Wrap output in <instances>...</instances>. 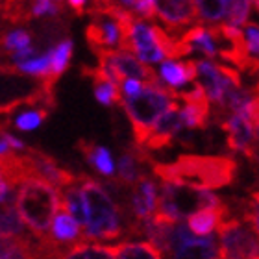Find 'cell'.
<instances>
[{"instance_id": "1", "label": "cell", "mask_w": 259, "mask_h": 259, "mask_svg": "<svg viewBox=\"0 0 259 259\" xmlns=\"http://www.w3.org/2000/svg\"><path fill=\"white\" fill-rule=\"evenodd\" d=\"M237 165L232 157L184 156L170 165H156L154 172L163 182L193 189H221L235 178Z\"/></svg>"}, {"instance_id": "2", "label": "cell", "mask_w": 259, "mask_h": 259, "mask_svg": "<svg viewBox=\"0 0 259 259\" xmlns=\"http://www.w3.org/2000/svg\"><path fill=\"white\" fill-rule=\"evenodd\" d=\"M80 191L87 207L85 232L80 233V241H115L124 235L120 222V211L104 185L95 180L80 178Z\"/></svg>"}, {"instance_id": "3", "label": "cell", "mask_w": 259, "mask_h": 259, "mask_svg": "<svg viewBox=\"0 0 259 259\" xmlns=\"http://www.w3.org/2000/svg\"><path fill=\"white\" fill-rule=\"evenodd\" d=\"M15 194V209L33 235H47L50 222L61 205V193L52 184L28 176Z\"/></svg>"}, {"instance_id": "4", "label": "cell", "mask_w": 259, "mask_h": 259, "mask_svg": "<svg viewBox=\"0 0 259 259\" xmlns=\"http://www.w3.org/2000/svg\"><path fill=\"white\" fill-rule=\"evenodd\" d=\"M174 102H176V97L163 83H159L157 78L145 81L143 89L137 95L120 100L130 122L134 126L137 145H145L148 132L154 126V122Z\"/></svg>"}, {"instance_id": "5", "label": "cell", "mask_w": 259, "mask_h": 259, "mask_svg": "<svg viewBox=\"0 0 259 259\" xmlns=\"http://www.w3.org/2000/svg\"><path fill=\"white\" fill-rule=\"evenodd\" d=\"M221 204L222 200L211 193V189H193V187H185V185L163 182L156 213L168 217L170 221H182L184 217L191 215L196 209L217 207Z\"/></svg>"}, {"instance_id": "6", "label": "cell", "mask_w": 259, "mask_h": 259, "mask_svg": "<svg viewBox=\"0 0 259 259\" xmlns=\"http://www.w3.org/2000/svg\"><path fill=\"white\" fill-rule=\"evenodd\" d=\"M126 45L141 63L154 67L165 58L172 56L167 35L145 19H132L126 26Z\"/></svg>"}, {"instance_id": "7", "label": "cell", "mask_w": 259, "mask_h": 259, "mask_svg": "<svg viewBox=\"0 0 259 259\" xmlns=\"http://www.w3.org/2000/svg\"><path fill=\"white\" fill-rule=\"evenodd\" d=\"M221 237L219 254L222 259H259L257 228L244 219L228 217L217 228Z\"/></svg>"}, {"instance_id": "8", "label": "cell", "mask_w": 259, "mask_h": 259, "mask_svg": "<svg viewBox=\"0 0 259 259\" xmlns=\"http://www.w3.org/2000/svg\"><path fill=\"white\" fill-rule=\"evenodd\" d=\"M194 70H196V78L204 89L207 102H213L221 108H224V102H226L230 91L241 85L235 72L215 63L209 58L194 61Z\"/></svg>"}, {"instance_id": "9", "label": "cell", "mask_w": 259, "mask_h": 259, "mask_svg": "<svg viewBox=\"0 0 259 259\" xmlns=\"http://www.w3.org/2000/svg\"><path fill=\"white\" fill-rule=\"evenodd\" d=\"M219 254V243L215 237L200 235L196 237L189 232L185 224H180V221L174 224L168 248L165 252L167 259H213Z\"/></svg>"}, {"instance_id": "10", "label": "cell", "mask_w": 259, "mask_h": 259, "mask_svg": "<svg viewBox=\"0 0 259 259\" xmlns=\"http://www.w3.org/2000/svg\"><path fill=\"white\" fill-rule=\"evenodd\" d=\"M228 132V145L232 150L243 152L248 157H254V146L257 139V126L252 124L243 115L232 113L224 122Z\"/></svg>"}, {"instance_id": "11", "label": "cell", "mask_w": 259, "mask_h": 259, "mask_svg": "<svg viewBox=\"0 0 259 259\" xmlns=\"http://www.w3.org/2000/svg\"><path fill=\"white\" fill-rule=\"evenodd\" d=\"M157 81L170 89H184L196 80L194 61L176 60L174 56H168L157 63Z\"/></svg>"}, {"instance_id": "12", "label": "cell", "mask_w": 259, "mask_h": 259, "mask_svg": "<svg viewBox=\"0 0 259 259\" xmlns=\"http://www.w3.org/2000/svg\"><path fill=\"white\" fill-rule=\"evenodd\" d=\"M182 128H184V124H182V119H180V106L174 102L154 122V126L148 132L145 145L148 148H163V146H167L170 143L174 135H178L182 132Z\"/></svg>"}, {"instance_id": "13", "label": "cell", "mask_w": 259, "mask_h": 259, "mask_svg": "<svg viewBox=\"0 0 259 259\" xmlns=\"http://www.w3.org/2000/svg\"><path fill=\"white\" fill-rule=\"evenodd\" d=\"M154 15L170 28H184L196 19L193 0H154Z\"/></svg>"}, {"instance_id": "14", "label": "cell", "mask_w": 259, "mask_h": 259, "mask_svg": "<svg viewBox=\"0 0 259 259\" xmlns=\"http://www.w3.org/2000/svg\"><path fill=\"white\" fill-rule=\"evenodd\" d=\"M89 35L95 45H100L106 50L122 49L126 43V28L111 13H104L89 26Z\"/></svg>"}, {"instance_id": "15", "label": "cell", "mask_w": 259, "mask_h": 259, "mask_svg": "<svg viewBox=\"0 0 259 259\" xmlns=\"http://www.w3.org/2000/svg\"><path fill=\"white\" fill-rule=\"evenodd\" d=\"M100 58L108 61L115 70L119 78H137V80L148 81L154 78V72L150 67L145 63H141L128 49H115V50H106Z\"/></svg>"}, {"instance_id": "16", "label": "cell", "mask_w": 259, "mask_h": 259, "mask_svg": "<svg viewBox=\"0 0 259 259\" xmlns=\"http://www.w3.org/2000/svg\"><path fill=\"white\" fill-rule=\"evenodd\" d=\"M28 163H30V170H32L33 176L49 182L54 187H61L63 189L65 185L74 184L76 180H78L74 174H70L67 170H63L61 167H58V163L54 159H50V157L43 156L39 152H33L32 157H28Z\"/></svg>"}, {"instance_id": "17", "label": "cell", "mask_w": 259, "mask_h": 259, "mask_svg": "<svg viewBox=\"0 0 259 259\" xmlns=\"http://www.w3.org/2000/svg\"><path fill=\"white\" fill-rule=\"evenodd\" d=\"M187 226L196 235H209L219 228L224 219H228V205L222 202L217 207H202L200 211H194L187 215Z\"/></svg>"}, {"instance_id": "18", "label": "cell", "mask_w": 259, "mask_h": 259, "mask_svg": "<svg viewBox=\"0 0 259 259\" xmlns=\"http://www.w3.org/2000/svg\"><path fill=\"white\" fill-rule=\"evenodd\" d=\"M49 230H50V237L54 239V241H58V243L65 244V246L80 241V224L63 207H60V209L56 211Z\"/></svg>"}, {"instance_id": "19", "label": "cell", "mask_w": 259, "mask_h": 259, "mask_svg": "<svg viewBox=\"0 0 259 259\" xmlns=\"http://www.w3.org/2000/svg\"><path fill=\"white\" fill-rule=\"evenodd\" d=\"M185 47L189 50H194V52L205 56V58H209V60H213V58L221 54L215 32L205 26H196L193 30H189L187 35H185Z\"/></svg>"}, {"instance_id": "20", "label": "cell", "mask_w": 259, "mask_h": 259, "mask_svg": "<svg viewBox=\"0 0 259 259\" xmlns=\"http://www.w3.org/2000/svg\"><path fill=\"white\" fill-rule=\"evenodd\" d=\"M109 248L115 259H163L161 252L150 243H120Z\"/></svg>"}, {"instance_id": "21", "label": "cell", "mask_w": 259, "mask_h": 259, "mask_svg": "<svg viewBox=\"0 0 259 259\" xmlns=\"http://www.w3.org/2000/svg\"><path fill=\"white\" fill-rule=\"evenodd\" d=\"M63 259H115V255L109 246L89 243V241H78L65 250Z\"/></svg>"}, {"instance_id": "22", "label": "cell", "mask_w": 259, "mask_h": 259, "mask_svg": "<svg viewBox=\"0 0 259 259\" xmlns=\"http://www.w3.org/2000/svg\"><path fill=\"white\" fill-rule=\"evenodd\" d=\"M83 156H85L87 163L91 165L97 172H100L102 176H113L115 172V161L111 157V152L104 146L97 145H81Z\"/></svg>"}, {"instance_id": "23", "label": "cell", "mask_w": 259, "mask_h": 259, "mask_svg": "<svg viewBox=\"0 0 259 259\" xmlns=\"http://www.w3.org/2000/svg\"><path fill=\"white\" fill-rule=\"evenodd\" d=\"M184 102V106H180V119L184 128H204L209 113V102H189V100Z\"/></svg>"}, {"instance_id": "24", "label": "cell", "mask_w": 259, "mask_h": 259, "mask_svg": "<svg viewBox=\"0 0 259 259\" xmlns=\"http://www.w3.org/2000/svg\"><path fill=\"white\" fill-rule=\"evenodd\" d=\"M22 233H26L24 232V222H22V219L17 213L15 205L6 204L0 209V237L15 239V237H21Z\"/></svg>"}, {"instance_id": "25", "label": "cell", "mask_w": 259, "mask_h": 259, "mask_svg": "<svg viewBox=\"0 0 259 259\" xmlns=\"http://www.w3.org/2000/svg\"><path fill=\"white\" fill-rule=\"evenodd\" d=\"M74 43L70 39H61L60 43L50 49V76H60L69 69Z\"/></svg>"}, {"instance_id": "26", "label": "cell", "mask_w": 259, "mask_h": 259, "mask_svg": "<svg viewBox=\"0 0 259 259\" xmlns=\"http://www.w3.org/2000/svg\"><path fill=\"white\" fill-rule=\"evenodd\" d=\"M17 69L28 76H50V49L43 54H33L32 58L17 63Z\"/></svg>"}, {"instance_id": "27", "label": "cell", "mask_w": 259, "mask_h": 259, "mask_svg": "<svg viewBox=\"0 0 259 259\" xmlns=\"http://www.w3.org/2000/svg\"><path fill=\"white\" fill-rule=\"evenodd\" d=\"M139 157L126 152L119 157V178L122 184L126 185H135V182L139 180Z\"/></svg>"}, {"instance_id": "28", "label": "cell", "mask_w": 259, "mask_h": 259, "mask_svg": "<svg viewBox=\"0 0 259 259\" xmlns=\"http://www.w3.org/2000/svg\"><path fill=\"white\" fill-rule=\"evenodd\" d=\"M95 98L102 106H113V104L120 102L119 87L115 85L113 81L106 80L102 76H97L95 80Z\"/></svg>"}, {"instance_id": "29", "label": "cell", "mask_w": 259, "mask_h": 259, "mask_svg": "<svg viewBox=\"0 0 259 259\" xmlns=\"http://www.w3.org/2000/svg\"><path fill=\"white\" fill-rule=\"evenodd\" d=\"M47 119V111L45 109H24L15 117V128L21 132H32L37 130Z\"/></svg>"}, {"instance_id": "30", "label": "cell", "mask_w": 259, "mask_h": 259, "mask_svg": "<svg viewBox=\"0 0 259 259\" xmlns=\"http://www.w3.org/2000/svg\"><path fill=\"white\" fill-rule=\"evenodd\" d=\"M241 35H243L246 54H248L252 60H257V54H259V28H257V24L246 22V24L243 26V30H241Z\"/></svg>"}, {"instance_id": "31", "label": "cell", "mask_w": 259, "mask_h": 259, "mask_svg": "<svg viewBox=\"0 0 259 259\" xmlns=\"http://www.w3.org/2000/svg\"><path fill=\"white\" fill-rule=\"evenodd\" d=\"M2 45H4V50H8V52H13V50L30 47V45H32V35H30L26 30L17 28V30H11V32L6 33V37H4V41H2Z\"/></svg>"}, {"instance_id": "32", "label": "cell", "mask_w": 259, "mask_h": 259, "mask_svg": "<svg viewBox=\"0 0 259 259\" xmlns=\"http://www.w3.org/2000/svg\"><path fill=\"white\" fill-rule=\"evenodd\" d=\"M61 4L54 0H33L32 2V15L33 17H56L60 13Z\"/></svg>"}, {"instance_id": "33", "label": "cell", "mask_w": 259, "mask_h": 259, "mask_svg": "<svg viewBox=\"0 0 259 259\" xmlns=\"http://www.w3.org/2000/svg\"><path fill=\"white\" fill-rule=\"evenodd\" d=\"M143 85H145V81L143 80H137V78H122V80L119 81V85H117L119 87L120 100L137 95V93L143 89Z\"/></svg>"}, {"instance_id": "34", "label": "cell", "mask_w": 259, "mask_h": 259, "mask_svg": "<svg viewBox=\"0 0 259 259\" xmlns=\"http://www.w3.org/2000/svg\"><path fill=\"white\" fill-rule=\"evenodd\" d=\"M134 13L141 19H150L154 17V0H135Z\"/></svg>"}, {"instance_id": "35", "label": "cell", "mask_w": 259, "mask_h": 259, "mask_svg": "<svg viewBox=\"0 0 259 259\" xmlns=\"http://www.w3.org/2000/svg\"><path fill=\"white\" fill-rule=\"evenodd\" d=\"M10 54H11V61L17 65V63H21V61L28 60V58H32L33 54H37V49H35L33 45H30V47H24V49L13 50Z\"/></svg>"}, {"instance_id": "36", "label": "cell", "mask_w": 259, "mask_h": 259, "mask_svg": "<svg viewBox=\"0 0 259 259\" xmlns=\"http://www.w3.org/2000/svg\"><path fill=\"white\" fill-rule=\"evenodd\" d=\"M0 137H2V141H4L6 145L10 146V150H24L26 148V145L19 137L8 134V132H0Z\"/></svg>"}, {"instance_id": "37", "label": "cell", "mask_w": 259, "mask_h": 259, "mask_svg": "<svg viewBox=\"0 0 259 259\" xmlns=\"http://www.w3.org/2000/svg\"><path fill=\"white\" fill-rule=\"evenodd\" d=\"M67 2H69L70 8L76 11H81L87 4H89V0H67Z\"/></svg>"}, {"instance_id": "38", "label": "cell", "mask_w": 259, "mask_h": 259, "mask_svg": "<svg viewBox=\"0 0 259 259\" xmlns=\"http://www.w3.org/2000/svg\"><path fill=\"white\" fill-rule=\"evenodd\" d=\"M134 4L135 0H117V6H120L126 11H134Z\"/></svg>"}, {"instance_id": "39", "label": "cell", "mask_w": 259, "mask_h": 259, "mask_svg": "<svg viewBox=\"0 0 259 259\" xmlns=\"http://www.w3.org/2000/svg\"><path fill=\"white\" fill-rule=\"evenodd\" d=\"M8 152H11V150H10V146L6 145L4 141H2V137H0V156H6Z\"/></svg>"}, {"instance_id": "40", "label": "cell", "mask_w": 259, "mask_h": 259, "mask_svg": "<svg viewBox=\"0 0 259 259\" xmlns=\"http://www.w3.org/2000/svg\"><path fill=\"white\" fill-rule=\"evenodd\" d=\"M54 2H58V4H63V0H54Z\"/></svg>"}, {"instance_id": "41", "label": "cell", "mask_w": 259, "mask_h": 259, "mask_svg": "<svg viewBox=\"0 0 259 259\" xmlns=\"http://www.w3.org/2000/svg\"><path fill=\"white\" fill-rule=\"evenodd\" d=\"M54 259H63V257H54Z\"/></svg>"}, {"instance_id": "42", "label": "cell", "mask_w": 259, "mask_h": 259, "mask_svg": "<svg viewBox=\"0 0 259 259\" xmlns=\"http://www.w3.org/2000/svg\"><path fill=\"white\" fill-rule=\"evenodd\" d=\"M108 2H109V0H108Z\"/></svg>"}, {"instance_id": "43", "label": "cell", "mask_w": 259, "mask_h": 259, "mask_svg": "<svg viewBox=\"0 0 259 259\" xmlns=\"http://www.w3.org/2000/svg\"><path fill=\"white\" fill-rule=\"evenodd\" d=\"M28 259H30V257H28Z\"/></svg>"}]
</instances>
